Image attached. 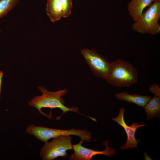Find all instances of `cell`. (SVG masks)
<instances>
[{
  "mask_svg": "<svg viewBox=\"0 0 160 160\" xmlns=\"http://www.w3.org/2000/svg\"><path fill=\"white\" fill-rule=\"evenodd\" d=\"M38 89L42 92V94L34 97L28 102V104L35 107L39 113L49 119L52 118V113L47 115L43 112L41 109L43 108H49L52 109L58 108L61 110L63 113L57 117V120H60L63 115L69 111L78 113L91 119L92 118V117L79 112L77 107L72 106L69 108L65 105V101L62 97L68 92L66 89H60L56 92H51L46 89L44 87L39 86L38 87Z\"/></svg>",
  "mask_w": 160,
  "mask_h": 160,
  "instance_id": "6da1fadb",
  "label": "cell"
},
{
  "mask_svg": "<svg viewBox=\"0 0 160 160\" xmlns=\"http://www.w3.org/2000/svg\"><path fill=\"white\" fill-rule=\"evenodd\" d=\"M138 73L135 68L128 61L118 59L111 63L109 73L105 80L116 87H128L137 82Z\"/></svg>",
  "mask_w": 160,
  "mask_h": 160,
  "instance_id": "7a4b0ae2",
  "label": "cell"
},
{
  "mask_svg": "<svg viewBox=\"0 0 160 160\" xmlns=\"http://www.w3.org/2000/svg\"><path fill=\"white\" fill-rule=\"evenodd\" d=\"M160 0H155L133 23L132 28L139 33L156 35L160 32Z\"/></svg>",
  "mask_w": 160,
  "mask_h": 160,
  "instance_id": "3957f363",
  "label": "cell"
},
{
  "mask_svg": "<svg viewBox=\"0 0 160 160\" xmlns=\"http://www.w3.org/2000/svg\"><path fill=\"white\" fill-rule=\"evenodd\" d=\"M26 132L35 137L40 141L46 142L49 140L62 135H74L79 137L81 140L86 142L90 141L91 132L85 130H63L51 128L32 124L27 127Z\"/></svg>",
  "mask_w": 160,
  "mask_h": 160,
  "instance_id": "277c9868",
  "label": "cell"
},
{
  "mask_svg": "<svg viewBox=\"0 0 160 160\" xmlns=\"http://www.w3.org/2000/svg\"><path fill=\"white\" fill-rule=\"evenodd\" d=\"M71 140L70 135H62L53 138L50 142H45L40 151V156L43 160H53L59 157L66 158L67 151L73 149Z\"/></svg>",
  "mask_w": 160,
  "mask_h": 160,
  "instance_id": "5b68a950",
  "label": "cell"
},
{
  "mask_svg": "<svg viewBox=\"0 0 160 160\" xmlns=\"http://www.w3.org/2000/svg\"><path fill=\"white\" fill-rule=\"evenodd\" d=\"M81 52L94 75L105 79L110 70L111 63L94 49L83 48Z\"/></svg>",
  "mask_w": 160,
  "mask_h": 160,
  "instance_id": "8992f818",
  "label": "cell"
},
{
  "mask_svg": "<svg viewBox=\"0 0 160 160\" xmlns=\"http://www.w3.org/2000/svg\"><path fill=\"white\" fill-rule=\"evenodd\" d=\"M83 142V141L81 140L79 143L73 145L74 153L69 156V160H91L92 157L96 155L101 154L113 157L116 154V150L114 148H111L108 146V140L104 141L103 143L106 148L103 151L95 150L85 148L82 145Z\"/></svg>",
  "mask_w": 160,
  "mask_h": 160,
  "instance_id": "52a82bcc",
  "label": "cell"
},
{
  "mask_svg": "<svg viewBox=\"0 0 160 160\" xmlns=\"http://www.w3.org/2000/svg\"><path fill=\"white\" fill-rule=\"evenodd\" d=\"M125 108H121L120 109L119 115L116 118L112 119V120L117 122L122 127L126 134L127 139L125 144L121 145L120 149L124 150L128 148L133 149L137 147V145L140 140H137L135 137V134L138 129L146 125L145 124H140L137 122H134L130 125H128L124 120V114Z\"/></svg>",
  "mask_w": 160,
  "mask_h": 160,
  "instance_id": "ba28073f",
  "label": "cell"
},
{
  "mask_svg": "<svg viewBox=\"0 0 160 160\" xmlns=\"http://www.w3.org/2000/svg\"><path fill=\"white\" fill-rule=\"evenodd\" d=\"M155 0H131L127 6L129 15L132 20L136 21L140 16L144 9L150 6Z\"/></svg>",
  "mask_w": 160,
  "mask_h": 160,
  "instance_id": "9c48e42d",
  "label": "cell"
},
{
  "mask_svg": "<svg viewBox=\"0 0 160 160\" xmlns=\"http://www.w3.org/2000/svg\"><path fill=\"white\" fill-rule=\"evenodd\" d=\"M115 95L117 99L133 103L143 108L151 98L149 95L143 96L136 93L131 94L126 92L117 93Z\"/></svg>",
  "mask_w": 160,
  "mask_h": 160,
  "instance_id": "30bf717a",
  "label": "cell"
},
{
  "mask_svg": "<svg viewBox=\"0 0 160 160\" xmlns=\"http://www.w3.org/2000/svg\"><path fill=\"white\" fill-rule=\"evenodd\" d=\"M46 11L53 22L60 20L63 17V10L59 0H47Z\"/></svg>",
  "mask_w": 160,
  "mask_h": 160,
  "instance_id": "8fae6325",
  "label": "cell"
},
{
  "mask_svg": "<svg viewBox=\"0 0 160 160\" xmlns=\"http://www.w3.org/2000/svg\"><path fill=\"white\" fill-rule=\"evenodd\" d=\"M144 108L147 113V121L155 117H159L160 97L155 95L151 99Z\"/></svg>",
  "mask_w": 160,
  "mask_h": 160,
  "instance_id": "7c38bea8",
  "label": "cell"
},
{
  "mask_svg": "<svg viewBox=\"0 0 160 160\" xmlns=\"http://www.w3.org/2000/svg\"><path fill=\"white\" fill-rule=\"evenodd\" d=\"M20 0H0V18L6 15L16 5Z\"/></svg>",
  "mask_w": 160,
  "mask_h": 160,
  "instance_id": "4fadbf2b",
  "label": "cell"
},
{
  "mask_svg": "<svg viewBox=\"0 0 160 160\" xmlns=\"http://www.w3.org/2000/svg\"><path fill=\"white\" fill-rule=\"evenodd\" d=\"M63 10V17H68L71 14L73 8L72 0H59Z\"/></svg>",
  "mask_w": 160,
  "mask_h": 160,
  "instance_id": "5bb4252c",
  "label": "cell"
},
{
  "mask_svg": "<svg viewBox=\"0 0 160 160\" xmlns=\"http://www.w3.org/2000/svg\"><path fill=\"white\" fill-rule=\"evenodd\" d=\"M149 90L151 93L154 94L155 95L160 97V89L159 86L156 83L150 85L149 87Z\"/></svg>",
  "mask_w": 160,
  "mask_h": 160,
  "instance_id": "9a60e30c",
  "label": "cell"
},
{
  "mask_svg": "<svg viewBox=\"0 0 160 160\" xmlns=\"http://www.w3.org/2000/svg\"><path fill=\"white\" fill-rule=\"evenodd\" d=\"M3 75V73L2 71H0V99L1 97V85L2 79Z\"/></svg>",
  "mask_w": 160,
  "mask_h": 160,
  "instance_id": "2e32d148",
  "label": "cell"
},
{
  "mask_svg": "<svg viewBox=\"0 0 160 160\" xmlns=\"http://www.w3.org/2000/svg\"><path fill=\"white\" fill-rule=\"evenodd\" d=\"M0 32H1V31H0Z\"/></svg>",
  "mask_w": 160,
  "mask_h": 160,
  "instance_id": "e0dca14e",
  "label": "cell"
}]
</instances>
